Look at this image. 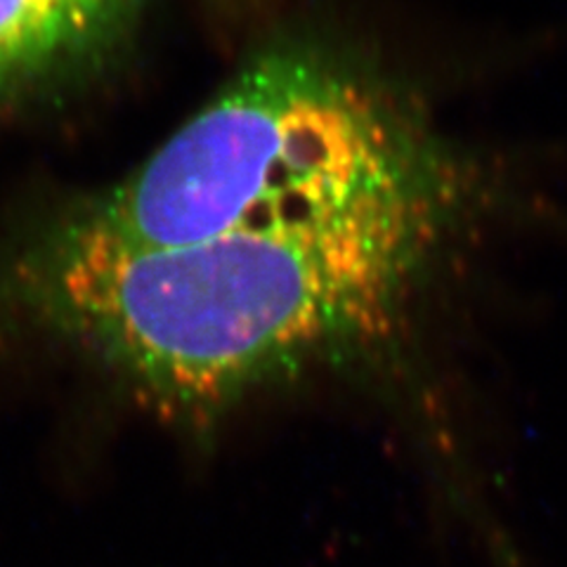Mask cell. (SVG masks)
I'll return each mask as SVG.
<instances>
[{
  "instance_id": "cell-3",
  "label": "cell",
  "mask_w": 567,
  "mask_h": 567,
  "mask_svg": "<svg viewBox=\"0 0 567 567\" xmlns=\"http://www.w3.org/2000/svg\"><path fill=\"white\" fill-rule=\"evenodd\" d=\"M137 0H0V100L93 58Z\"/></svg>"
},
{
  "instance_id": "cell-1",
  "label": "cell",
  "mask_w": 567,
  "mask_h": 567,
  "mask_svg": "<svg viewBox=\"0 0 567 567\" xmlns=\"http://www.w3.org/2000/svg\"><path fill=\"white\" fill-rule=\"evenodd\" d=\"M471 192L164 251L52 237L39 300L158 416L208 429L262 390L393 341Z\"/></svg>"
},
{
  "instance_id": "cell-2",
  "label": "cell",
  "mask_w": 567,
  "mask_h": 567,
  "mask_svg": "<svg viewBox=\"0 0 567 567\" xmlns=\"http://www.w3.org/2000/svg\"><path fill=\"white\" fill-rule=\"evenodd\" d=\"M468 189L452 156L377 81L339 60L277 50L79 208L55 239L164 251Z\"/></svg>"
}]
</instances>
